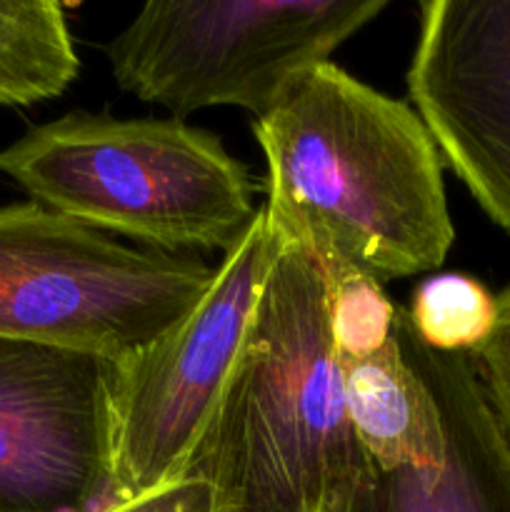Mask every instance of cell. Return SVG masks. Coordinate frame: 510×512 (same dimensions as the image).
Segmentation results:
<instances>
[{
    "instance_id": "15",
    "label": "cell",
    "mask_w": 510,
    "mask_h": 512,
    "mask_svg": "<svg viewBox=\"0 0 510 512\" xmlns=\"http://www.w3.org/2000/svg\"><path fill=\"white\" fill-rule=\"evenodd\" d=\"M95 512H218L215 495L208 483L195 478H183L165 488L135 498L130 503L105 505Z\"/></svg>"
},
{
    "instance_id": "5",
    "label": "cell",
    "mask_w": 510,
    "mask_h": 512,
    "mask_svg": "<svg viewBox=\"0 0 510 512\" xmlns=\"http://www.w3.org/2000/svg\"><path fill=\"white\" fill-rule=\"evenodd\" d=\"M388 0H153L113 35L118 88L173 113L235 105L263 118L295 73L373 23Z\"/></svg>"
},
{
    "instance_id": "13",
    "label": "cell",
    "mask_w": 510,
    "mask_h": 512,
    "mask_svg": "<svg viewBox=\"0 0 510 512\" xmlns=\"http://www.w3.org/2000/svg\"><path fill=\"white\" fill-rule=\"evenodd\" d=\"M328 285V320L335 353L365 358L383 348L395 328L398 305L385 295L383 283L358 268L323 273Z\"/></svg>"
},
{
    "instance_id": "9",
    "label": "cell",
    "mask_w": 510,
    "mask_h": 512,
    "mask_svg": "<svg viewBox=\"0 0 510 512\" xmlns=\"http://www.w3.org/2000/svg\"><path fill=\"white\" fill-rule=\"evenodd\" d=\"M405 358L430 390L443 425V460L430 470L373 463L323 512H510V443L465 353H438L395 313Z\"/></svg>"
},
{
    "instance_id": "11",
    "label": "cell",
    "mask_w": 510,
    "mask_h": 512,
    "mask_svg": "<svg viewBox=\"0 0 510 512\" xmlns=\"http://www.w3.org/2000/svg\"><path fill=\"white\" fill-rule=\"evenodd\" d=\"M80 73L63 5L55 0H0V105L58 98Z\"/></svg>"
},
{
    "instance_id": "14",
    "label": "cell",
    "mask_w": 510,
    "mask_h": 512,
    "mask_svg": "<svg viewBox=\"0 0 510 512\" xmlns=\"http://www.w3.org/2000/svg\"><path fill=\"white\" fill-rule=\"evenodd\" d=\"M488 403L510 443V285L495 295V325L488 340L468 355Z\"/></svg>"
},
{
    "instance_id": "2",
    "label": "cell",
    "mask_w": 510,
    "mask_h": 512,
    "mask_svg": "<svg viewBox=\"0 0 510 512\" xmlns=\"http://www.w3.org/2000/svg\"><path fill=\"white\" fill-rule=\"evenodd\" d=\"M368 465L345 408L328 285L315 260L283 240L183 478L208 483L218 512H323Z\"/></svg>"
},
{
    "instance_id": "12",
    "label": "cell",
    "mask_w": 510,
    "mask_h": 512,
    "mask_svg": "<svg viewBox=\"0 0 510 512\" xmlns=\"http://www.w3.org/2000/svg\"><path fill=\"white\" fill-rule=\"evenodd\" d=\"M405 313L430 350L470 355L493 330L495 295L470 275L440 273L415 288Z\"/></svg>"
},
{
    "instance_id": "1",
    "label": "cell",
    "mask_w": 510,
    "mask_h": 512,
    "mask_svg": "<svg viewBox=\"0 0 510 512\" xmlns=\"http://www.w3.org/2000/svg\"><path fill=\"white\" fill-rule=\"evenodd\" d=\"M268 210L320 273L378 283L438 270L455 240L443 158L420 115L335 63L303 68L255 120Z\"/></svg>"
},
{
    "instance_id": "7",
    "label": "cell",
    "mask_w": 510,
    "mask_h": 512,
    "mask_svg": "<svg viewBox=\"0 0 510 512\" xmlns=\"http://www.w3.org/2000/svg\"><path fill=\"white\" fill-rule=\"evenodd\" d=\"M120 363L0 338V512H95L113 470Z\"/></svg>"
},
{
    "instance_id": "3",
    "label": "cell",
    "mask_w": 510,
    "mask_h": 512,
    "mask_svg": "<svg viewBox=\"0 0 510 512\" xmlns=\"http://www.w3.org/2000/svg\"><path fill=\"white\" fill-rule=\"evenodd\" d=\"M0 173L33 203L163 253H230L260 210L248 168L175 118L73 110L0 150Z\"/></svg>"
},
{
    "instance_id": "6",
    "label": "cell",
    "mask_w": 510,
    "mask_h": 512,
    "mask_svg": "<svg viewBox=\"0 0 510 512\" xmlns=\"http://www.w3.org/2000/svg\"><path fill=\"white\" fill-rule=\"evenodd\" d=\"M280 250L283 238L260 205L248 233L215 268L200 303L153 345L120 363L113 470L100 508L183 480L223 400Z\"/></svg>"
},
{
    "instance_id": "8",
    "label": "cell",
    "mask_w": 510,
    "mask_h": 512,
    "mask_svg": "<svg viewBox=\"0 0 510 512\" xmlns=\"http://www.w3.org/2000/svg\"><path fill=\"white\" fill-rule=\"evenodd\" d=\"M408 95L440 158L510 233V0H425Z\"/></svg>"
},
{
    "instance_id": "10",
    "label": "cell",
    "mask_w": 510,
    "mask_h": 512,
    "mask_svg": "<svg viewBox=\"0 0 510 512\" xmlns=\"http://www.w3.org/2000/svg\"><path fill=\"white\" fill-rule=\"evenodd\" d=\"M338 360L350 425L370 463L378 470L438 468L445 450L438 408L395 328L378 353Z\"/></svg>"
},
{
    "instance_id": "4",
    "label": "cell",
    "mask_w": 510,
    "mask_h": 512,
    "mask_svg": "<svg viewBox=\"0 0 510 512\" xmlns=\"http://www.w3.org/2000/svg\"><path fill=\"white\" fill-rule=\"evenodd\" d=\"M195 255L135 248L40 203L0 205V338L123 363L213 285Z\"/></svg>"
}]
</instances>
